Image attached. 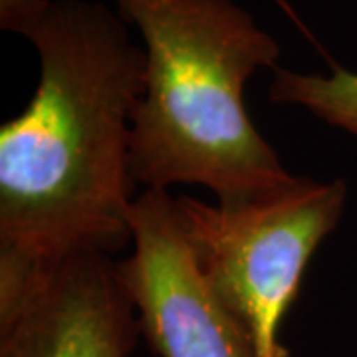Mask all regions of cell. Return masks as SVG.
I'll return each instance as SVG.
<instances>
[{"mask_svg": "<svg viewBox=\"0 0 357 357\" xmlns=\"http://www.w3.org/2000/svg\"><path fill=\"white\" fill-rule=\"evenodd\" d=\"M26 38L38 86L0 128V286L131 244L133 117L145 52L96 0H56Z\"/></svg>", "mask_w": 357, "mask_h": 357, "instance_id": "obj_1", "label": "cell"}, {"mask_svg": "<svg viewBox=\"0 0 357 357\" xmlns=\"http://www.w3.org/2000/svg\"><path fill=\"white\" fill-rule=\"evenodd\" d=\"M139 30L145 91L133 117L131 173L145 189L201 185L241 204L296 181L256 129L244 88L278 68V40L234 0H114Z\"/></svg>", "mask_w": 357, "mask_h": 357, "instance_id": "obj_2", "label": "cell"}, {"mask_svg": "<svg viewBox=\"0 0 357 357\" xmlns=\"http://www.w3.org/2000/svg\"><path fill=\"white\" fill-rule=\"evenodd\" d=\"M347 183L296 177L286 189L241 204L177 197V215L195 264L243 321L258 357H288L282 319L310 260L344 217Z\"/></svg>", "mask_w": 357, "mask_h": 357, "instance_id": "obj_3", "label": "cell"}, {"mask_svg": "<svg viewBox=\"0 0 357 357\" xmlns=\"http://www.w3.org/2000/svg\"><path fill=\"white\" fill-rule=\"evenodd\" d=\"M128 258L119 276L137 307L155 357H258L243 321L206 284L177 215V197L143 189L131 213Z\"/></svg>", "mask_w": 357, "mask_h": 357, "instance_id": "obj_4", "label": "cell"}, {"mask_svg": "<svg viewBox=\"0 0 357 357\" xmlns=\"http://www.w3.org/2000/svg\"><path fill=\"white\" fill-rule=\"evenodd\" d=\"M139 337L114 256H72L0 288V357H131Z\"/></svg>", "mask_w": 357, "mask_h": 357, "instance_id": "obj_5", "label": "cell"}, {"mask_svg": "<svg viewBox=\"0 0 357 357\" xmlns=\"http://www.w3.org/2000/svg\"><path fill=\"white\" fill-rule=\"evenodd\" d=\"M268 100L282 105H298L357 139V72L332 64V72L326 76L278 66L272 70Z\"/></svg>", "mask_w": 357, "mask_h": 357, "instance_id": "obj_6", "label": "cell"}, {"mask_svg": "<svg viewBox=\"0 0 357 357\" xmlns=\"http://www.w3.org/2000/svg\"><path fill=\"white\" fill-rule=\"evenodd\" d=\"M56 0H0V28L28 36L46 18Z\"/></svg>", "mask_w": 357, "mask_h": 357, "instance_id": "obj_7", "label": "cell"}, {"mask_svg": "<svg viewBox=\"0 0 357 357\" xmlns=\"http://www.w3.org/2000/svg\"><path fill=\"white\" fill-rule=\"evenodd\" d=\"M151 357H155V356H151Z\"/></svg>", "mask_w": 357, "mask_h": 357, "instance_id": "obj_8", "label": "cell"}]
</instances>
